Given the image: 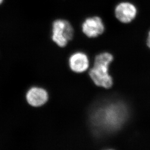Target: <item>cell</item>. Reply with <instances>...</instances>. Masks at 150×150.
Segmentation results:
<instances>
[{"label":"cell","mask_w":150,"mask_h":150,"mask_svg":"<svg viewBox=\"0 0 150 150\" xmlns=\"http://www.w3.org/2000/svg\"><path fill=\"white\" fill-rule=\"evenodd\" d=\"M3 0H0V4H1L2 2H3Z\"/></svg>","instance_id":"9"},{"label":"cell","mask_w":150,"mask_h":150,"mask_svg":"<svg viewBox=\"0 0 150 150\" xmlns=\"http://www.w3.org/2000/svg\"><path fill=\"white\" fill-rule=\"evenodd\" d=\"M81 28L82 33L89 38L99 37L105 30V24L102 18L96 16L85 18L82 22Z\"/></svg>","instance_id":"4"},{"label":"cell","mask_w":150,"mask_h":150,"mask_svg":"<svg viewBox=\"0 0 150 150\" xmlns=\"http://www.w3.org/2000/svg\"><path fill=\"white\" fill-rule=\"evenodd\" d=\"M113 60V57L109 52H103L96 57L89 75L94 83L99 86L106 88L113 85V79L108 72L109 65Z\"/></svg>","instance_id":"2"},{"label":"cell","mask_w":150,"mask_h":150,"mask_svg":"<svg viewBox=\"0 0 150 150\" xmlns=\"http://www.w3.org/2000/svg\"><path fill=\"white\" fill-rule=\"evenodd\" d=\"M26 100L31 106L40 107L47 102L48 93L43 88L33 87L26 94Z\"/></svg>","instance_id":"6"},{"label":"cell","mask_w":150,"mask_h":150,"mask_svg":"<svg viewBox=\"0 0 150 150\" xmlns=\"http://www.w3.org/2000/svg\"><path fill=\"white\" fill-rule=\"evenodd\" d=\"M69 62L71 69L78 73L86 71L89 65L88 57L85 54L81 52L73 54L70 57Z\"/></svg>","instance_id":"7"},{"label":"cell","mask_w":150,"mask_h":150,"mask_svg":"<svg viewBox=\"0 0 150 150\" xmlns=\"http://www.w3.org/2000/svg\"><path fill=\"white\" fill-rule=\"evenodd\" d=\"M115 16L116 19L124 24L131 23L137 15L136 6L129 1H121L115 7Z\"/></svg>","instance_id":"5"},{"label":"cell","mask_w":150,"mask_h":150,"mask_svg":"<svg viewBox=\"0 0 150 150\" xmlns=\"http://www.w3.org/2000/svg\"><path fill=\"white\" fill-rule=\"evenodd\" d=\"M147 46L150 48V31H149L148 36L147 40Z\"/></svg>","instance_id":"8"},{"label":"cell","mask_w":150,"mask_h":150,"mask_svg":"<svg viewBox=\"0 0 150 150\" xmlns=\"http://www.w3.org/2000/svg\"><path fill=\"white\" fill-rule=\"evenodd\" d=\"M74 35V28L67 20L59 18L53 22L52 39L59 47H65Z\"/></svg>","instance_id":"3"},{"label":"cell","mask_w":150,"mask_h":150,"mask_svg":"<svg viewBox=\"0 0 150 150\" xmlns=\"http://www.w3.org/2000/svg\"><path fill=\"white\" fill-rule=\"evenodd\" d=\"M126 108L119 103H108L96 108L92 115V122L96 127L113 131L121 126L126 118Z\"/></svg>","instance_id":"1"}]
</instances>
